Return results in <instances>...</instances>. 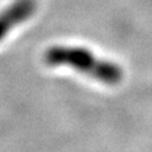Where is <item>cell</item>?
Returning a JSON list of instances; mask_svg holds the SVG:
<instances>
[{
    "mask_svg": "<svg viewBox=\"0 0 152 152\" xmlns=\"http://www.w3.org/2000/svg\"><path fill=\"white\" fill-rule=\"evenodd\" d=\"M43 59L52 67L67 66L105 84H118L124 77L119 65L99 59L83 47L53 46L46 50Z\"/></svg>",
    "mask_w": 152,
    "mask_h": 152,
    "instance_id": "1",
    "label": "cell"
},
{
    "mask_svg": "<svg viewBox=\"0 0 152 152\" xmlns=\"http://www.w3.org/2000/svg\"><path fill=\"white\" fill-rule=\"evenodd\" d=\"M36 10L35 0H16V1L0 12V41L18 24L28 20Z\"/></svg>",
    "mask_w": 152,
    "mask_h": 152,
    "instance_id": "2",
    "label": "cell"
}]
</instances>
